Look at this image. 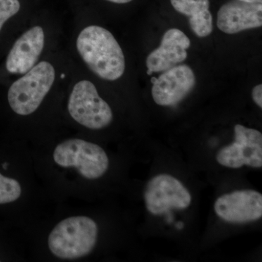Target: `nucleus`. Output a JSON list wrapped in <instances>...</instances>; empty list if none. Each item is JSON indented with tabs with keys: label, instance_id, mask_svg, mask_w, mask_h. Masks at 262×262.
Returning <instances> with one entry per match:
<instances>
[{
	"label": "nucleus",
	"instance_id": "obj_1",
	"mask_svg": "<svg viewBox=\"0 0 262 262\" xmlns=\"http://www.w3.org/2000/svg\"><path fill=\"white\" fill-rule=\"evenodd\" d=\"M77 49L90 70L103 80L115 81L125 70L123 52L110 31L89 26L79 34Z\"/></svg>",
	"mask_w": 262,
	"mask_h": 262
},
{
	"label": "nucleus",
	"instance_id": "obj_2",
	"mask_svg": "<svg viewBox=\"0 0 262 262\" xmlns=\"http://www.w3.org/2000/svg\"><path fill=\"white\" fill-rule=\"evenodd\" d=\"M98 228L94 220L85 215L64 219L48 236V245L53 256L61 259L85 257L94 251Z\"/></svg>",
	"mask_w": 262,
	"mask_h": 262
},
{
	"label": "nucleus",
	"instance_id": "obj_3",
	"mask_svg": "<svg viewBox=\"0 0 262 262\" xmlns=\"http://www.w3.org/2000/svg\"><path fill=\"white\" fill-rule=\"evenodd\" d=\"M55 78L56 72L51 63L39 62L10 86L8 94L10 108L21 116L34 113L51 89Z\"/></svg>",
	"mask_w": 262,
	"mask_h": 262
},
{
	"label": "nucleus",
	"instance_id": "obj_4",
	"mask_svg": "<svg viewBox=\"0 0 262 262\" xmlns=\"http://www.w3.org/2000/svg\"><path fill=\"white\" fill-rule=\"evenodd\" d=\"M53 158L58 166L75 168L89 180L102 177L110 165L107 155L101 146L80 139H70L60 143L53 151Z\"/></svg>",
	"mask_w": 262,
	"mask_h": 262
},
{
	"label": "nucleus",
	"instance_id": "obj_5",
	"mask_svg": "<svg viewBox=\"0 0 262 262\" xmlns=\"http://www.w3.org/2000/svg\"><path fill=\"white\" fill-rule=\"evenodd\" d=\"M68 111L73 120L91 130L104 128L113 120L110 105L100 97L97 89L89 80L75 84L69 98Z\"/></svg>",
	"mask_w": 262,
	"mask_h": 262
},
{
	"label": "nucleus",
	"instance_id": "obj_6",
	"mask_svg": "<svg viewBox=\"0 0 262 262\" xmlns=\"http://www.w3.org/2000/svg\"><path fill=\"white\" fill-rule=\"evenodd\" d=\"M144 200L148 211L160 215L173 208L186 209L191 205L192 196L178 179L168 174H160L148 183Z\"/></svg>",
	"mask_w": 262,
	"mask_h": 262
},
{
	"label": "nucleus",
	"instance_id": "obj_7",
	"mask_svg": "<svg viewBox=\"0 0 262 262\" xmlns=\"http://www.w3.org/2000/svg\"><path fill=\"white\" fill-rule=\"evenodd\" d=\"M216 160L227 168L237 169L244 165L262 167V134L241 125L234 126V141L217 153Z\"/></svg>",
	"mask_w": 262,
	"mask_h": 262
},
{
	"label": "nucleus",
	"instance_id": "obj_8",
	"mask_svg": "<svg viewBox=\"0 0 262 262\" xmlns=\"http://www.w3.org/2000/svg\"><path fill=\"white\" fill-rule=\"evenodd\" d=\"M151 82L155 102L160 106H175L194 89L196 78L189 66L177 65L163 72L158 78L153 77Z\"/></svg>",
	"mask_w": 262,
	"mask_h": 262
},
{
	"label": "nucleus",
	"instance_id": "obj_9",
	"mask_svg": "<svg viewBox=\"0 0 262 262\" xmlns=\"http://www.w3.org/2000/svg\"><path fill=\"white\" fill-rule=\"evenodd\" d=\"M215 213L231 223H247L262 216V195L254 190L234 191L223 194L214 204Z\"/></svg>",
	"mask_w": 262,
	"mask_h": 262
},
{
	"label": "nucleus",
	"instance_id": "obj_10",
	"mask_svg": "<svg viewBox=\"0 0 262 262\" xmlns=\"http://www.w3.org/2000/svg\"><path fill=\"white\" fill-rule=\"evenodd\" d=\"M190 45L189 38L182 31L169 29L164 34L160 47L146 58L147 75L165 72L185 61Z\"/></svg>",
	"mask_w": 262,
	"mask_h": 262
},
{
	"label": "nucleus",
	"instance_id": "obj_11",
	"mask_svg": "<svg viewBox=\"0 0 262 262\" xmlns=\"http://www.w3.org/2000/svg\"><path fill=\"white\" fill-rule=\"evenodd\" d=\"M261 26V3L232 0L222 5L219 10L217 27L226 34H237Z\"/></svg>",
	"mask_w": 262,
	"mask_h": 262
},
{
	"label": "nucleus",
	"instance_id": "obj_12",
	"mask_svg": "<svg viewBox=\"0 0 262 262\" xmlns=\"http://www.w3.org/2000/svg\"><path fill=\"white\" fill-rule=\"evenodd\" d=\"M45 45L44 30L37 26L29 29L17 39L6 60L10 73L24 75L35 66Z\"/></svg>",
	"mask_w": 262,
	"mask_h": 262
},
{
	"label": "nucleus",
	"instance_id": "obj_13",
	"mask_svg": "<svg viewBox=\"0 0 262 262\" xmlns=\"http://www.w3.org/2000/svg\"><path fill=\"white\" fill-rule=\"evenodd\" d=\"M179 13L189 18V26L199 37H206L213 32V17L208 0H170Z\"/></svg>",
	"mask_w": 262,
	"mask_h": 262
},
{
	"label": "nucleus",
	"instance_id": "obj_14",
	"mask_svg": "<svg viewBox=\"0 0 262 262\" xmlns=\"http://www.w3.org/2000/svg\"><path fill=\"white\" fill-rule=\"evenodd\" d=\"M20 183L0 173V205L13 203L21 195Z\"/></svg>",
	"mask_w": 262,
	"mask_h": 262
},
{
	"label": "nucleus",
	"instance_id": "obj_15",
	"mask_svg": "<svg viewBox=\"0 0 262 262\" xmlns=\"http://www.w3.org/2000/svg\"><path fill=\"white\" fill-rule=\"evenodd\" d=\"M20 8L18 0H0V31L5 22L16 14Z\"/></svg>",
	"mask_w": 262,
	"mask_h": 262
},
{
	"label": "nucleus",
	"instance_id": "obj_16",
	"mask_svg": "<svg viewBox=\"0 0 262 262\" xmlns=\"http://www.w3.org/2000/svg\"><path fill=\"white\" fill-rule=\"evenodd\" d=\"M252 98L254 102L262 108V84H258L253 88L252 91Z\"/></svg>",
	"mask_w": 262,
	"mask_h": 262
},
{
	"label": "nucleus",
	"instance_id": "obj_17",
	"mask_svg": "<svg viewBox=\"0 0 262 262\" xmlns=\"http://www.w3.org/2000/svg\"><path fill=\"white\" fill-rule=\"evenodd\" d=\"M112 3H117V4H125V3H130L132 0H107Z\"/></svg>",
	"mask_w": 262,
	"mask_h": 262
},
{
	"label": "nucleus",
	"instance_id": "obj_18",
	"mask_svg": "<svg viewBox=\"0 0 262 262\" xmlns=\"http://www.w3.org/2000/svg\"><path fill=\"white\" fill-rule=\"evenodd\" d=\"M239 1L246 2L250 3H261L262 0H239Z\"/></svg>",
	"mask_w": 262,
	"mask_h": 262
}]
</instances>
